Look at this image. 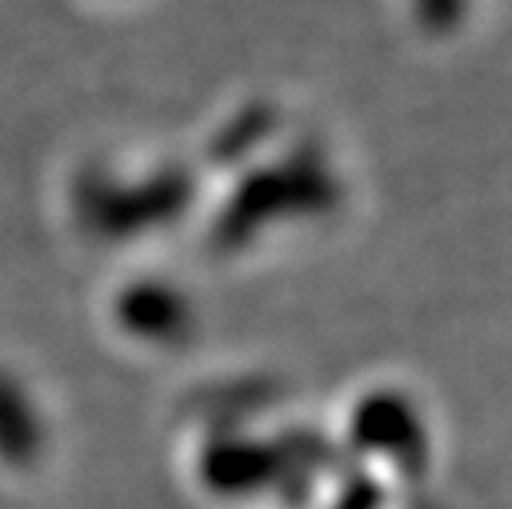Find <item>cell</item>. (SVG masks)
Returning <instances> with one entry per match:
<instances>
[{
  "label": "cell",
  "mask_w": 512,
  "mask_h": 509,
  "mask_svg": "<svg viewBox=\"0 0 512 509\" xmlns=\"http://www.w3.org/2000/svg\"><path fill=\"white\" fill-rule=\"evenodd\" d=\"M380 506V496L370 483H357L354 490L344 493V500L337 503V509H377Z\"/></svg>",
  "instance_id": "3"
},
{
  "label": "cell",
  "mask_w": 512,
  "mask_h": 509,
  "mask_svg": "<svg viewBox=\"0 0 512 509\" xmlns=\"http://www.w3.org/2000/svg\"><path fill=\"white\" fill-rule=\"evenodd\" d=\"M413 4H417L420 24L433 30V34L453 30L466 14V0H413Z\"/></svg>",
  "instance_id": "2"
},
{
  "label": "cell",
  "mask_w": 512,
  "mask_h": 509,
  "mask_svg": "<svg viewBox=\"0 0 512 509\" xmlns=\"http://www.w3.org/2000/svg\"><path fill=\"white\" fill-rule=\"evenodd\" d=\"M357 437L364 447L384 453L397 463L400 470L420 473L427 467V430L417 414L403 397H374L357 414Z\"/></svg>",
  "instance_id": "1"
}]
</instances>
